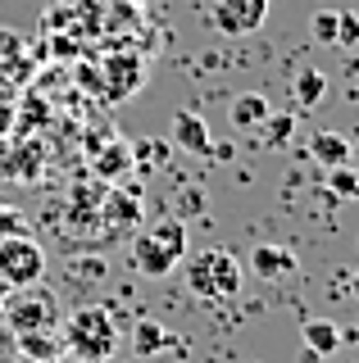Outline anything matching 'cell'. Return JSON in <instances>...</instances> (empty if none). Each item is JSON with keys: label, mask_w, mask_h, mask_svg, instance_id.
<instances>
[{"label": "cell", "mask_w": 359, "mask_h": 363, "mask_svg": "<svg viewBox=\"0 0 359 363\" xmlns=\"http://www.w3.org/2000/svg\"><path fill=\"white\" fill-rule=\"evenodd\" d=\"M64 350L77 363H105L118 350V327L105 304H82L64 318Z\"/></svg>", "instance_id": "obj_1"}, {"label": "cell", "mask_w": 359, "mask_h": 363, "mask_svg": "<svg viewBox=\"0 0 359 363\" xmlns=\"http://www.w3.org/2000/svg\"><path fill=\"white\" fill-rule=\"evenodd\" d=\"M187 255V227L182 218H160L132 241V268L141 277H168Z\"/></svg>", "instance_id": "obj_2"}, {"label": "cell", "mask_w": 359, "mask_h": 363, "mask_svg": "<svg viewBox=\"0 0 359 363\" xmlns=\"http://www.w3.org/2000/svg\"><path fill=\"white\" fill-rule=\"evenodd\" d=\"M187 286L196 300L205 304H223L241 291V264L232 250H200L187 259Z\"/></svg>", "instance_id": "obj_3"}, {"label": "cell", "mask_w": 359, "mask_h": 363, "mask_svg": "<svg viewBox=\"0 0 359 363\" xmlns=\"http://www.w3.org/2000/svg\"><path fill=\"white\" fill-rule=\"evenodd\" d=\"M41 277H46V250L23 232L0 236V281L5 286H37Z\"/></svg>", "instance_id": "obj_4"}, {"label": "cell", "mask_w": 359, "mask_h": 363, "mask_svg": "<svg viewBox=\"0 0 359 363\" xmlns=\"http://www.w3.org/2000/svg\"><path fill=\"white\" fill-rule=\"evenodd\" d=\"M5 318L14 332H50L60 323V304H55L50 291H32V286H18V295L5 304Z\"/></svg>", "instance_id": "obj_5"}, {"label": "cell", "mask_w": 359, "mask_h": 363, "mask_svg": "<svg viewBox=\"0 0 359 363\" xmlns=\"http://www.w3.org/2000/svg\"><path fill=\"white\" fill-rule=\"evenodd\" d=\"M273 0H214V28L223 37H250L264 28Z\"/></svg>", "instance_id": "obj_6"}, {"label": "cell", "mask_w": 359, "mask_h": 363, "mask_svg": "<svg viewBox=\"0 0 359 363\" xmlns=\"http://www.w3.org/2000/svg\"><path fill=\"white\" fill-rule=\"evenodd\" d=\"M168 141H173L177 150H187V155H209V150H214L209 128H205V118H200L196 109H177L173 113V123H168Z\"/></svg>", "instance_id": "obj_7"}, {"label": "cell", "mask_w": 359, "mask_h": 363, "mask_svg": "<svg viewBox=\"0 0 359 363\" xmlns=\"http://www.w3.org/2000/svg\"><path fill=\"white\" fill-rule=\"evenodd\" d=\"M250 272H255V277H264V281H282V277L296 272V255L282 250V245H260L250 255Z\"/></svg>", "instance_id": "obj_8"}, {"label": "cell", "mask_w": 359, "mask_h": 363, "mask_svg": "<svg viewBox=\"0 0 359 363\" xmlns=\"http://www.w3.org/2000/svg\"><path fill=\"white\" fill-rule=\"evenodd\" d=\"M300 336H305V350L314 359H328L341 350V327L332 323V318H309L305 327H300Z\"/></svg>", "instance_id": "obj_9"}, {"label": "cell", "mask_w": 359, "mask_h": 363, "mask_svg": "<svg viewBox=\"0 0 359 363\" xmlns=\"http://www.w3.org/2000/svg\"><path fill=\"white\" fill-rule=\"evenodd\" d=\"M309 159L323 168H341L350 164V141H346L341 132H314L309 136Z\"/></svg>", "instance_id": "obj_10"}, {"label": "cell", "mask_w": 359, "mask_h": 363, "mask_svg": "<svg viewBox=\"0 0 359 363\" xmlns=\"http://www.w3.org/2000/svg\"><path fill=\"white\" fill-rule=\"evenodd\" d=\"M268 109H273V105H268V100L260 96V91H245V96H237V100H232V109H228V123H232L237 132H255V128H260V123L268 118Z\"/></svg>", "instance_id": "obj_11"}, {"label": "cell", "mask_w": 359, "mask_h": 363, "mask_svg": "<svg viewBox=\"0 0 359 363\" xmlns=\"http://www.w3.org/2000/svg\"><path fill=\"white\" fill-rule=\"evenodd\" d=\"M137 218H141V200H137V191H109L105 196V223L114 227H123V232H128V227H137Z\"/></svg>", "instance_id": "obj_12"}, {"label": "cell", "mask_w": 359, "mask_h": 363, "mask_svg": "<svg viewBox=\"0 0 359 363\" xmlns=\"http://www.w3.org/2000/svg\"><path fill=\"white\" fill-rule=\"evenodd\" d=\"M323 91H328V77H323L319 68H300L296 82H291V96H296L300 109H314V105L323 100Z\"/></svg>", "instance_id": "obj_13"}, {"label": "cell", "mask_w": 359, "mask_h": 363, "mask_svg": "<svg viewBox=\"0 0 359 363\" xmlns=\"http://www.w3.org/2000/svg\"><path fill=\"white\" fill-rule=\"evenodd\" d=\"M255 132L264 136L268 150H282V145L291 141V132H296V113H277V109H268V118H264Z\"/></svg>", "instance_id": "obj_14"}, {"label": "cell", "mask_w": 359, "mask_h": 363, "mask_svg": "<svg viewBox=\"0 0 359 363\" xmlns=\"http://www.w3.org/2000/svg\"><path fill=\"white\" fill-rule=\"evenodd\" d=\"M168 345V332L160 323H155V318H141L137 327H132V350H137L141 359H150V354H160V350Z\"/></svg>", "instance_id": "obj_15"}, {"label": "cell", "mask_w": 359, "mask_h": 363, "mask_svg": "<svg viewBox=\"0 0 359 363\" xmlns=\"http://www.w3.org/2000/svg\"><path fill=\"white\" fill-rule=\"evenodd\" d=\"M18 350H23V359H32V363H50L60 354V340L50 332H18Z\"/></svg>", "instance_id": "obj_16"}, {"label": "cell", "mask_w": 359, "mask_h": 363, "mask_svg": "<svg viewBox=\"0 0 359 363\" xmlns=\"http://www.w3.org/2000/svg\"><path fill=\"white\" fill-rule=\"evenodd\" d=\"M328 186H332V196H341V200H359V173L355 168H328Z\"/></svg>", "instance_id": "obj_17"}, {"label": "cell", "mask_w": 359, "mask_h": 363, "mask_svg": "<svg viewBox=\"0 0 359 363\" xmlns=\"http://www.w3.org/2000/svg\"><path fill=\"white\" fill-rule=\"evenodd\" d=\"M336 14H341V9H319V14H314V41H323V45H336Z\"/></svg>", "instance_id": "obj_18"}, {"label": "cell", "mask_w": 359, "mask_h": 363, "mask_svg": "<svg viewBox=\"0 0 359 363\" xmlns=\"http://www.w3.org/2000/svg\"><path fill=\"white\" fill-rule=\"evenodd\" d=\"M336 45H346V50L359 45V14L355 9H341V14H336Z\"/></svg>", "instance_id": "obj_19"}, {"label": "cell", "mask_w": 359, "mask_h": 363, "mask_svg": "<svg viewBox=\"0 0 359 363\" xmlns=\"http://www.w3.org/2000/svg\"><path fill=\"white\" fill-rule=\"evenodd\" d=\"M128 159H132V145H114L109 155H100V173H118V168H128Z\"/></svg>", "instance_id": "obj_20"}, {"label": "cell", "mask_w": 359, "mask_h": 363, "mask_svg": "<svg viewBox=\"0 0 359 363\" xmlns=\"http://www.w3.org/2000/svg\"><path fill=\"white\" fill-rule=\"evenodd\" d=\"M141 159V164H155V159H164V141H137V150H132Z\"/></svg>", "instance_id": "obj_21"}, {"label": "cell", "mask_w": 359, "mask_h": 363, "mask_svg": "<svg viewBox=\"0 0 359 363\" xmlns=\"http://www.w3.org/2000/svg\"><path fill=\"white\" fill-rule=\"evenodd\" d=\"M50 363H77V359H73V354H55Z\"/></svg>", "instance_id": "obj_22"}, {"label": "cell", "mask_w": 359, "mask_h": 363, "mask_svg": "<svg viewBox=\"0 0 359 363\" xmlns=\"http://www.w3.org/2000/svg\"><path fill=\"white\" fill-rule=\"evenodd\" d=\"M350 286H355V295H359V272H355V281H350Z\"/></svg>", "instance_id": "obj_23"}, {"label": "cell", "mask_w": 359, "mask_h": 363, "mask_svg": "<svg viewBox=\"0 0 359 363\" xmlns=\"http://www.w3.org/2000/svg\"><path fill=\"white\" fill-rule=\"evenodd\" d=\"M23 363H32V359H23Z\"/></svg>", "instance_id": "obj_24"}]
</instances>
